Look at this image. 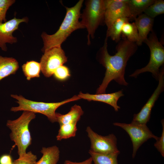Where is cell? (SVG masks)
Returning a JSON list of instances; mask_svg holds the SVG:
<instances>
[{"mask_svg":"<svg viewBox=\"0 0 164 164\" xmlns=\"http://www.w3.org/2000/svg\"><path fill=\"white\" fill-rule=\"evenodd\" d=\"M107 38H106L103 46L98 52L99 62L105 67L106 72L101 84L97 89L96 94H104L110 82L114 80L118 84L127 86L125 74L128 61L136 52L138 46L124 38L118 42L116 46L117 52L115 55H110L107 49Z\"/></svg>","mask_w":164,"mask_h":164,"instance_id":"obj_1","label":"cell"},{"mask_svg":"<svg viewBox=\"0 0 164 164\" xmlns=\"http://www.w3.org/2000/svg\"><path fill=\"white\" fill-rule=\"evenodd\" d=\"M83 2V0H80L72 7H65L66 15L55 33L52 35L48 34L45 32L42 33L41 36L43 46L41 50L43 53L52 48L61 46V44L74 31L85 28L79 21Z\"/></svg>","mask_w":164,"mask_h":164,"instance_id":"obj_2","label":"cell"},{"mask_svg":"<svg viewBox=\"0 0 164 164\" xmlns=\"http://www.w3.org/2000/svg\"><path fill=\"white\" fill-rule=\"evenodd\" d=\"M36 117L35 113L33 112L23 111L18 118L8 120L7 122L6 126L11 131L10 139L17 147L19 156L26 153L27 149L31 144L32 138L29 125Z\"/></svg>","mask_w":164,"mask_h":164,"instance_id":"obj_3","label":"cell"},{"mask_svg":"<svg viewBox=\"0 0 164 164\" xmlns=\"http://www.w3.org/2000/svg\"><path fill=\"white\" fill-rule=\"evenodd\" d=\"M11 96L17 100L16 102L19 104L18 106L12 107L11 109V111H29L35 113H41L46 116L52 123L56 122L55 111L58 108L66 103L80 99L75 95L60 102L46 103L28 100L21 95L11 94Z\"/></svg>","mask_w":164,"mask_h":164,"instance_id":"obj_4","label":"cell"},{"mask_svg":"<svg viewBox=\"0 0 164 164\" xmlns=\"http://www.w3.org/2000/svg\"><path fill=\"white\" fill-rule=\"evenodd\" d=\"M144 43L147 44L150 50L149 62L144 67L135 70L129 76L136 78L140 74L148 72L151 73L153 77L158 80L160 68L163 66L164 63V47L153 31Z\"/></svg>","mask_w":164,"mask_h":164,"instance_id":"obj_5","label":"cell"},{"mask_svg":"<svg viewBox=\"0 0 164 164\" xmlns=\"http://www.w3.org/2000/svg\"><path fill=\"white\" fill-rule=\"evenodd\" d=\"M85 7L80 16L82 25L88 32V43L90 44L91 36L94 37V34L98 26L103 22L105 10V0H88L85 2Z\"/></svg>","mask_w":164,"mask_h":164,"instance_id":"obj_6","label":"cell"},{"mask_svg":"<svg viewBox=\"0 0 164 164\" xmlns=\"http://www.w3.org/2000/svg\"><path fill=\"white\" fill-rule=\"evenodd\" d=\"M113 124L123 128L129 135L133 145V158H134L139 147L148 139L153 138L156 140L158 138L152 133L146 124L133 121L129 124L115 122Z\"/></svg>","mask_w":164,"mask_h":164,"instance_id":"obj_7","label":"cell"},{"mask_svg":"<svg viewBox=\"0 0 164 164\" xmlns=\"http://www.w3.org/2000/svg\"><path fill=\"white\" fill-rule=\"evenodd\" d=\"M67 60L61 46L52 48L44 52L40 59L41 71L45 77H50L57 68Z\"/></svg>","mask_w":164,"mask_h":164,"instance_id":"obj_8","label":"cell"},{"mask_svg":"<svg viewBox=\"0 0 164 164\" xmlns=\"http://www.w3.org/2000/svg\"><path fill=\"white\" fill-rule=\"evenodd\" d=\"M86 131L91 142V150L96 152L109 153L120 152L117 147V139L113 134L103 136L94 132L89 126Z\"/></svg>","mask_w":164,"mask_h":164,"instance_id":"obj_9","label":"cell"},{"mask_svg":"<svg viewBox=\"0 0 164 164\" xmlns=\"http://www.w3.org/2000/svg\"><path fill=\"white\" fill-rule=\"evenodd\" d=\"M128 0H105L104 23L108 28L117 19L126 17L131 20Z\"/></svg>","mask_w":164,"mask_h":164,"instance_id":"obj_10","label":"cell"},{"mask_svg":"<svg viewBox=\"0 0 164 164\" xmlns=\"http://www.w3.org/2000/svg\"><path fill=\"white\" fill-rule=\"evenodd\" d=\"M158 80V85L146 104L137 114H135L132 121L146 124L150 118L152 109L155 101L164 89V69L162 67L160 70Z\"/></svg>","mask_w":164,"mask_h":164,"instance_id":"obj_11","label":"cell"},{"mask_svg":"<svg viewBox=\"0 0 164 164\" xmlns=\"http://www.w3.org/2000/svg\"><path fill=\"white\" fill-rule=\"evenodd\" d=\"M28 22L27 17L18 19L15 17L5 22L0 23V48L2 50L7 51V43L12 44L17 42V38L13 36V33L18 29L21 23Z\"/></svg>","mask_w":164,"mask_h":164,"instance_id":"obj_12","label":"cell"},{"mask_svg":"<svg viewBox=\"0 0 164 164\" xmlns=\"http://www.w3.org/2000/svg\"><path fill=\"white\" fill-rule=\"evenodd\" d=\"M124 95L122 90L110 94H84L80 92L77 95L81 99L87 100L89 101H94L101 102L107 104L118 111L120 107L118 105L117 102L119 98Z\"/></svg>","mask_w":164,"mask_h":164,"instance_id":"obj_13","label":"cell"},{"mask_svg":"<svg viewBox=\"0 0 164 164\" xmlns=\"http://www.w3.org/2000/svg\"><path fill=\"white\" fill-rule=\"evenodd\" d=\"M134 20L138 34V39L136 43L138 46H140L148 37L149 33L153 31L154 20L143 13Z\"/></svg>","mask_w":164,"mask_h":164,"instance_id":"obj_14","label":"cell"},{"mask_svg":"<svg viewBox=\"0 0 164 164\" xmlns=\"http://www.w3.org/2000/svg\"><path fill=\"white\" fill-rule=\"evenodd\" d=\"M84 111L81 107L75 104L73 106L67 114H63L56 112V122L60 125L71 123H77Z\"/></svg>","mask_w":164,"mask_h":164,"instance_id":"obj_15","label":"cell"},{"mask_svg":"<svg viewBox=\"0 0 164 164\" xmlns=\"http://www.w3.org/2000/svg\"><path fill=\"white\" fill-rule=\"evenodd\" d=\"M19 68V63L15 59L0 56V81L10 75L15 74Z\"/></svg>","mask_w":164,"mask_h":164,"instance_id":"obj_16","label":"cell"},{"mask_svg":"<svg viewBox=\"0 0 164 164\" xmlns=\"http://www.w3.org/2000/svg\"><path fill=\"white\" fill-rule=\"evenodd\" d=\"M40 152L42 156L36 164H57L60 158V151L56 146L43 147Z\"/></svg>","mask_w":164,"mask_h":164,"instance_id":"obj_17","label":"cell"},{"mask_svg":"<svg viewBox=\"0 0 164 164\" xmlns=\"http://www.w3.org/2000/svg\"><path fill=\"white\" fill-rule=\"evenodd\" d=\"M155 0H128V4L131 20L143 13L145 10L153 3Z\"/></svg>","mask_w":164,"mask_h":164,"instance_id":"obj_18","label":"cell"},{"mask_svg":"<svg viewBox=\"0 0 164 164\" xmlns=\"http://www.w3.org/2000/svg\"><path fill=\"white\" fill-rule=\"evenodd\" d=\"M130 20L126 17H121L117 19L108 28L106 33V38L110 37L116 43L121 39L122 27L124 24Z\"/></svg>","mask_w":164,"mask_h":164,"instance_id":"obj_19","label":"cell"},{"mask_svg":"<svg viewBox=\"0 0 164 164\" xmlns=\"http://www.w3.org/2000/svg\"><path fill=\"white\" fill-rule=\"evenodd\" d=\"M89 153L94 164H118L117 158L120 152L102 153L95 152L90 149Z\"/></svg>","mask_w":164,"mask_h":164,"instance_id":"obj_20","label":"cell"},{"mask_svg":"<svg viewBox=\"0 0 164 164\" xmlns=\"http://www.w3.org/2000/svg\"><path fill=\"white\" fill-rule=\"evenodd\" d=\"M23 72L28 80L32 78L39 77L41 70L39 63L34 61H27L22 66Z\"/></svg>","mask_w":164,"mask_h":164,"instance_id":"obj_21","label":"cell"},{"mask_svg":"<svg viewBox=\"0 0 164 164\" xmlns=\"http://www.w3.org/2000/svg\"><path fill=\"white\" fill-rule=\"evenodd\" d=\"M77 123H71L60 125L58 134L56 136L57 141H61L75 136L77 130Z\"/></svg>","mask_w":164,"mask_h":164,"instance_id":"obj_22","label":"cell"},{"mask_svg":"<svg viewBox=\"0 0 164 164\" xmlns=\"http://www.w3.org/2000/svg\"><path fill=\"white\" fill-rule=\"evenodd\" d=\"M123 36L129 41L136 43L138 39V34L135 22H125L121 30Z\"/></svg>","mask_w":164,"mask_h":164,"instance_id":"obj_23","label":"cell"},{"mask_svg":"<svg viewBox=\"0 0 164 164\" xmlns=\"http://www.w3.org/2000/svg\"><path fill=\"white\" fill-rule=\"evenodd\" d=\"M144 13L154 19L157 16L164 13V1L155 0L154 2L144 11Z\"/></svg>","mask_w":164,"mask_h":164,"instance_id":"obj_24","label":"cell"},{"mask_svg":"<svg viewBox=\"0 0 164 164\" xmlns=\"http://www.w3.org/2000/svg\"><path fill=\"white\" fill-rule=\"evenodd\" d=\"M37 157L31 151H29L14 160L13 164H36Z\"/></svg>","mask_w":164,"mask_h":164,"instance_id":"obj_25","label":"cell"},{"mask_svg":"<svg viewBox=\"0 0 164 164\" xmlns=\"http://www.w3.org/2000/svg\"><path fill=\"white\" fill-rule=\"evenodd\" d=\"M15 2V0H0V23L7 21L6 18L7 11Z\"/></svg>","mask_w":164,"mask_h":164,"instance_id":"obj_26","label":"cell"},{"mask_svg":"<svg viewBox=\"0 0 164 164\" xmlns=\"http://www.w3.org/2000/svg\"><path fill=\"white\" fill-rule=\"evenodd\" d=\"M53 74L56 79L61 80H65L70 76L69 69L63 65L57 68Z\"/></svg>","mask_w":164,"mask_h":164,"instance_id":"obj_27","label":"cell"},{"mask_svg":"<svg viewBox=\"0 0 164 164\" xmlns=\"http://www.w3.org/2000/svg\"><path fill=\"white\" fill-rule=\"evenodd\" d=\"M162 127L161 136L158 137L154 145V146L160 153L162 156H164V119L161 121Z\"/></svg>","mask_w":164,"mask_h":164,"instance_id":"obj_28","label":"cell"},{"mask_svg":"<svg viewBox=\"0 0 164 164\" xmlns=\"http://www.w3.org/2000/svg\"><path fill=\"white\" fill-rule=\"evenodd\" d=\"M0 164H13L11 155L5 154L1 156L0 157Z\"/></svg>","mask_w":164,"mask_h":164,"instance_id":"obj_29","label":"cell"},{"mask_svg":"<svg viewBox=\"0 0 164 164\" xmlns=\"http://www.w3.org/2000/svg\"><path fill=\"white\" fill-rule=\"evenodd\" d=\"M92 159L91 157L87 159L80 162H73L69 160L65 161L64 164H92Z\"/></svg>","mask_w":164,"mask_h":164,"instance_id":"obj_30","label":"cell"}]
</instances>
